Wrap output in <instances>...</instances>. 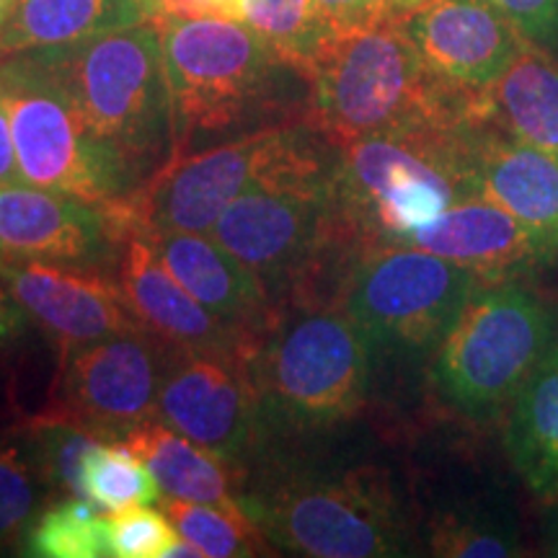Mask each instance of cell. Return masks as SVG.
Listing matches in <instances>:
<instances>
[{
  "label": "cell",
  "instance_id": "14",
  "mask_svg": "<svg viewBox=\"0 0 558 558\" xmlns=\"http://www.w3.org/2000/svg\"><path fill=\"white\" fill-rule=\"evenodd\" d=\"M11 295L50 337L60 352L94 341L145 331L117 279L94 267L54 262H0Z\"/></svg>",
  "mask_w": 558,
  "mask_h": 558
},
{
  "label": "cell",
  "instance_id": "8",
  "mask_svg": "<svg viewBox=\"0 0 558 558\" xmlns=\"http://www.w3.org/2000/svg\"><path fill=\"white\" fill-rule=\"evenodd\" d=\"M269 543L313 558L407 554V522L388 486L369 471L295 476L241 497Z\"/></svg>",
  "mask_w": 558,
  "mask_h": 558
},
{
  "label": "cell",
  "instance_id": "27",
  "mask_svg": "<svg viewBox=\"0 0 558 558\" xmlns=\"http://www.w3.org/2000/svg\"><path fill=\"white\" fill-rule=\"evenodd\" d=\"M160 486L143 458L117 439H101L83 463V499L107 512L160 501Z\"/></svg>",
  "mask_w": 558,
  "mask_h": 558
},
{
  "label": "cell",
  "instance_id": "10",
  "mask_svg": "<svg viewBox=\"0 0 558 558\" xmlns=\"http://www.w3.org/2000/svg\"><path fill=\"white\" fill-rule=\"evenodd\" d=\"M488 277L414 246H369L357 254L341 308L375 347L435 349Z\"/></svg>",
  "mask_w": 558,
  "mask_h": 558
},
{
  "label": "cell",
  "instance_id": "15",
  "mask_svg": "<svg viewBox=\"0 0 558 558\" xmlns=\"http://www.w3.org/2000/svg\"><path fill=\"white\" fill-rule=\"evenodd\" d=\"M407 29L432 73L460 90H484L527 45L488 0H429Z\"/></svg>",
  "mask_w": 558,
  "mask_h": 558
},
{
  "label": "cell",
  "instance_id": "29",
  "mask_svg": "<svg viewBox=\"0 0 558 558\" xmlns=\"http://www.w3.org/2000/svg\"><path fill=\"white\" fill-rule=\"evenodd\" d=\"M29 546L45 558H101L109 554L107 518L88 499H68L47 509L32 527Z\"/></svg>",
  "mask_w": 558,
  "mask_h": 558
},
{
  "label": "cell",
  "instance_id": "37",
  "mask_svg": "<svg viewBox=\"0 0 558 558\" xmlns=\"http://www.w3.org/2000/svg\"><path fill=\"white\" fill-rule=\"evenodd\" d=\"M21 320H24V308L13 300L9 284L0 277V341L13 337L21 329Z\"/></svg>",
  "mask_w": 558,
  "mask_h": 558
},
{
  "label": "cell",
  "instance_id": "21",
  "mask_svg": "<svg viewBox=\"0 0 558 558\" xmlns=\"http://www.w3.org/2000/svg\"><path fill=\"white\" fill-rule=\"evenodd\" d=\"M473 120L533 145L558 160V60L527 41L473 99Z\"/></svg>",
  "mask_w": 558,
  "mask_h": 558
},
{
  "label": "cell",
  "instance_id": "32",
  "mask_svg": "<svg viewBox=\"0 0 558 558\" xmlns=\"http://www.w3.org/2000/svg\"><path fill=\"white\" fill-rule=\"evenodd\" d=\"M34 505L37 488L29 460L19 445L0 442V543H11L26 527Z\"/></svg>",
  "mask_w": 558,
  "mask_h": 558
},
{
  "label": "cell",
  "instance_id": "24",
  "mask_svg": "<svg viewBox=\"0 0 558 558\" xmlns=\"http://www.w3.org/2000/svg\"><path fill=\"white\" fill-rule=\"evenodd\" d=\"M153 21L137 0H16L0 29V58L50 52Z\"/></svg>",
  "mask_w": 558,
  "mask_h": 558
},
{
  "label": "cell",
  "instance_id": "11",
  "mask_svg": "<svg viewBox=\"0 0 558 558\" xmlns=\"http://www.w3.org/2000/svg\"><path fill=\"white\" fill-rule=\"evenodd\" d=\"M329 177L331 171L251 186L207 233L262 279L275 303L282 292L303 290L331 243L349 246L331 215Z\"/></svg>",
  "mask_w": 558,
  "mask_h": 558
},
{
  "label": "cell",
  "instance_id": "36",
  "mask_svg": "<svg viewBox=\"0 0 558 558\" xmlns=\"http://www.w3.org/2000/svg\"><path fill=\"white\" fill-rule=\"evenodd\" d=\"M13 181H21L19 158H16V145H13L9 111H5L3 101H0V186L13 184Z\"/></svg>",
  "mask_w": 558,
  "mask_h": 558
},
{
  "label": "cell",
  "instance_id": "42",
  "mask_svg": "<svg viewBox=\"0 0 558 558\" xmlns=\"http://www.w3.org/2000/svg\"><path fill=\"white\" fill-rule=\"evenodd\" d=\"M137 3L143 5L145 13H148L150 19H158V13H160V0H137Z\"/></svg>",
  "mask_w": 558,
  "mask_h": 558
},
{
  "label": "cell",
  "instance_id": "18",
  "mask_svg": "<svg viewBox=\"0 0 558 558\" xmlns=\"http://www.w3.org/2000/svg\"><path fill=\"white\" fill-rule=\"evenodd\" d=\"M396 246H414L476 269L488 279L522 277L558 262V251L484 197L460 199L409 230Z\"/></svg>",
  "mask_w": 558,
  "mask_h": 558
},
{
  "label": "cell",
  "instance_id": "38",
  "mask_svg": "<svg viewBox=\"0 0 558 558\" xmlns=\"http://www.w3.org/2000/svg\"><path fill=\"white\" fill-rule=\"evenodd\" d=\"M163 558H207L205 550H202L199 546H194V543H190L186 538H177V543L166 550Z\"/></svg>",
  "mask_w": 558,
  "mask_h": 558
},
{
  "label": "cell",
  "instance_id": "33",
  "mask_svg": "<svg viewBox=\"0 0 558 558\" xmlns=\"http://www.w3.org/2000/svg\"><path fill=\"white\" fill-rule=\"evenodd\" d=\"M488 3L505 13L533 45L546 50L558 45V0H488Z\"/></svg>",
  "mask_w": 558,
  "mask_h": 558
},
{
  "label": "cell",
  "instance_id": "7",
  "mask_svg": "<svg viewBox=\"0 0 558 558\" xmlns=\"http://www.w3.org/2000/svg\"><path fill=\"white\" fill-rule=\"evenodd\" d=\"M160 54L171 101L173 150L197 132L241 122L267 99L277 68H284L243 21L158 16Z\"/></svg>",
  "mask_w": 558,
  "mask_h": 558
},
{
  "label": "cell",
  "instance_id": "6",
  "mask_svg": "<svg viewBox=\"0 0 558 558\" xmlns=\"http://www.w3.org/2000/svg\"><path fill=\"white\" fill-rule=\"evenodd\" d=\"M373 341L341 305L277 320L248 360L259 401L292 427H331L365 407Z\"/></svg>",
  "mask_w": 558,
  "mask_h": 558
},
{
  "label": "cell",
  "instance_id": "16",
  "mask_svg": "<svg viewBox=\"0 0 558 558\" xmlns=\"http://www.w3.org/2000/svg\"><path fill=\"white\" fill-rule=\"evenodd\" d=\"M117 282L145 331L156 333L166 344L192 352L241 354L246 360L262 344V337L235 329L199 305L143 235L124 239Z\"/></svg>",
  "mask_w": 558,
  "mask_h": 558
},
{
  "label": "cell",
  "instance_id": "23",
  "mask_svg": "<svg viewBox=\"0 0 558 558\" xmlns=\"http://www.w3.org/2000/svg\"><path fill=\"white\" fill-rule=\"evenodd\" d=\"M505 448L530 497L558 505V339L507 411Z\"/></svg>",
  "mask_w": 558,
  "mask_h": 558
},
{
  "label": "cell",
  "instance_id": "26",
  "mask_svg": "<svg viewBox=\"0 0 558 558\" xmlns=\"http://www.w3.org/2000/svg\"><path fill=\"white\" fill-rule=\"evenodd\" d=\"M163 514L186 538L205 550L207 558H239L267 554V535L248 518L246 509L197 505L177 497H160Z\"/></svg>",
  "mask_w": 558,
  "mask_h": 558
},
{
  "label": "cell",
  "instance_id": "17",
  "mask_svg": "<svg viewBox=\"0 0 558 558\" xmlns=\"http://www.w3.org/2000/svg\"><path fill=\"white\" fill-rule=\"evenodd\" d=\"M114 241L101 205L24 181L0 186V262L86 267Z\"/></svg>",
  "mask_w": 558,
  "mask_h": 558
},
{
  "label": "cell",
  "instance_id": "35",
  "mask_svg": "<svg viewBox=\"0 0 558 558\" xmlns=\"http://www.w3.org/2000/svg\"><path fill=\"white\" fill-rule=\"evenodd\" d=\"M158 16L243 21V0H160Z\"/></svg>",
  "mask_w": 558,
  "mask_h": 558
},
{
  "label": "cell",
  "instance_id": "22",
  "mask_svg": "<svg viewBox=\"0 0 558 558\" xmlns=\"http://www.w3.org/2000/svg\"><path fill=\"white\" fill-rule=\"evenodd\" d=\"M120 442L143 458L166 497L243 509L241 497H235V463L192 442L158 416L140 422Z\"/></svg>",
  "mask_w": 558,
  "mask_h": 558
},
{
  "label": "cell",
  "instance_id": "28",
  "mask_svg": "<svg viewBox=\"0 0 558 558\" xmlns=\"http://www.w3.org/2000/svg\"><path fill=\"white\" fill-rule=\"evenodd\" d=\"M429 550L448 558L522 556L518 522L492 512H442L429 525Z\"/></svg>",
  "mask_w": 558,
  "mask_h": 558
},
{
  "label": "cell",
  "instance_id": "20",
  "mask_svg": "<svg viewBox=\"0 0 558 558\" xmlns=\"http://www.w3.org/2000/svg\"><path fill=\"white\" fill-rule=\"evenodd\" d=\"M478 197L499 205L558 251V160L492 124L471 128Z\"/></svg>",
  "mask_w": 558,
  "mask_h": 558
},
{
  "label": "cell",
  "instance_id": "13",
  "mask_svg": "<svg viewBox=\"0 0 558 558\" xmlns=\"http://www.w3.org/2000/svg\"><path fill=\"white\" fill-rule=\"evenodd\" d=\"M156 416L192 442L241 465L254 452L262 424V401L248 360L173 347Z\"/></svg>",
  "mask_w": 558,
  "mask_h": 558
},
{
  "label": "cell",
  "instance_id": "2",
  "mask_svg": "<svg viewBox=\"0 0 558 558\" xmlns=\"http://www.w3.org/2000/svg\"><path fill=\"white\" fill-rule=\"evenodd\" d=\"M303 78L311 83V130L333 148L407 124H473L476 90L439 81L401 19L331 34Z\"/></svg>",
  "mask_w": 558,
  "mask_h": 558
},
{
  "label": "cell",
  "instance_id": "30",
  "mask_svg": "<svg viewBox=\"0 0 558 558\" xmlns=\"http://www.w3.org/2000/svg\"><path fill=\"white\" fill-rule=\"evenodd\" d=\"M39 442V465L45 478L58 488L83 497V463L86 456L101 442L94 432L68 422L37 418L34 422Z\"/></svg>",
  "mask_w": 558,
  "mask_h": 558
},
{
  "label": "cell",
  "instance_id": "25",
  "mask_svg": "<svg viewBox=\"0 0 558 558\" xmlns=\"http://www.w3.org/2000/svg\"><path fill=\"white\" fill-rule=\"evenodd\" d=\"M243 24L259 34L284 68L308 73L331 37L313 0H243Z\"/></svg>",
  "mask_w": 558,
  "mask_h": 558
},
{
  "label": "cell",
  "instance_id": "31",
  "mask_svg": "<svg viewBox=\"0 0 558 558\" xmlns=\"http://www.w3.org/2000/svg\"><path fill=\"white\" fill-rule=\"evenodd\" d=\"M107 535L109 554L117 558H163L177 543V527L163 509L156 512L148 505L109 512Z\"/></svg>",
  "mask_w": 558,
  "mask_h": 558
},
{
  "label": "cell",
  "instance_id": "1",
  "mask_svg": "<svg viewBox=\"0 0 558 558\" xmlns=\"http://www.w3.org/2000/svg\"><path fill=\"white\" fill-rule=\"evenodd\" d=\"M471 128V122L407 124L339 148L329 192L344 239L357 251L396 246L456 202L478 197Z\"/></svg>",
  "mask_w": 558,
  "mask_h": 558
},
{
  "label": "cell",
  "instance_id": "39",
  "mask_svg": "<svg viewBox=\"0 0 558 558\" xmlns=\"http://www.w3.org/2000/svg\"><path fill=\"white\" fill-rule=\"evenodd\" d=\"M429 0H393V16L407 21L411 13L422 9V5H427Z\"/></svg>",
  "mask_w": 558,
  "mask_h": 558
},
{
  "label": "cell",
  "instance_id": "9",
  "mask_svg": "<svg viewBox=\"0 0 558 558\" xmlns=\"http://www.w3.org/2000/svg\"><path fill=\"white\" fill-rule=\"evenodd\" d=\"M0 101L24 184L90 205H109L137 186L122 160L90 140L65 86L37 52L0 65Z\"/></svg>",
  "mask_w": 558,
  "mask_h": 558
},
{
  "label": "cell",
  "instance_id": "34",
  "mask_svg": "<svg viewBox=\"0 0 558 558\" xmlns=\"http://www.w3.org/2000/svg\"><path fill=\"white\" fill-rule=\"evenodd\" d=\"M331 34L357 32L396 19L393 0H313Z\"/></svg>",
  "mask_w": 558,
  "mask_h": 558
},
{
  "label": "cell",
  "instance_id": "3",
  "mask_svg": "<svg viewBox=\"0 0 558 558\" xmlns=\"http://www.w3.org/2000/svg\"><path fill=\"white\" fill-rule=\"evenodd\" d=\"M558 339L550 305L522 277L486 279L432 354L429 380L471 422L505 416Z\"/></svg>",
  "mask_w": 558,
  "mask_h": 558
},
{
  "label": "cell",
  "instance_id": "5",
  "mask_svg": "<svg viewBox=\"0 0 558 558\" xmlns=\"http://www.w3.org/2000/svg\"><path fill=\"white\" fill-rule=\"evenodd\" d=\"M37 54L65 86L90 140L120 158L137 184L140 171L173 145L156 21Z\"/></svg>",
  "mask_w": 558,
  "mask_h": 558
},
{
  "label": "cell",
  "instance_id": "12",
  "mask_svg": "<svg viewBox=\"0 0 558 558\" xmlns=\"http://www.w3.org/2000/svg\"><path fill=\"white\" fill-rule=\"evenodd\" d=\"M173 347L150 331L120 333L62 354L60 401L39 418L68 422L101 439L124 437L156 416Z\"/></svg>",
  "mask_w": 558,
  "mask_h": 558
},
{
  "label": "cell",
  "instance_id": "19",
  "mask_svg": "<svg viewBox=\"0 0 558 558\" xmlns=\"http://www.w3.org/2000/svg\"><path fill=\"white\" fill-rule=\"evenodd\" d=\"M158 259L199 305L226 324L267 337L277 324L275 300L262 279L207 233H145Z\"/></svg>",
  "mask_w": 558,
  "mask_h": 558
},
{
  "label": "cell",
  "instance_id": "41",
  "mask_svg": "<svg viewBox=\"0 0 558 558\" xmlns=\"http://www.w3.org/2000/svg\"><path fill=\"white\" fill-rule=\"evenodd\" d=\"M13 5H16V0H0V29H3V24L9 21Z\"/></svg>",
  "mask_w": 558,
  "mask_h": 558
},
{
  "label": "cell",
  "instance_id": "4",
  "mask_svg": "<svg viewBox=\"0 0 558 558\" xmlns=\"http://www.w3.org/2000/svg\"><path fill=\"white\" fill-rule=\"evenodd\" d=\"M308 137L264 128L197 153H171L128 197L101 205L117 241L145 233H209L233 199L275 179L326 177Z\"/></svg>",
  "mask_w": 558,
  "mask_h": 558
},
{
  "label": "cell",
  "instance_id": "40",
  "mask_svg": "<svg viewBox=\"0 0 558 558\" xmlns=\"http://www.w3.org/2000/svg\"><path fill=\"white\" fill-rule=\"evenodd\" d=\"M548 554L558 556V505H556V518L548 527Z\"/></svg>",
  "mask_w": 558,
  "mask_h": 558
}]
</instances>
